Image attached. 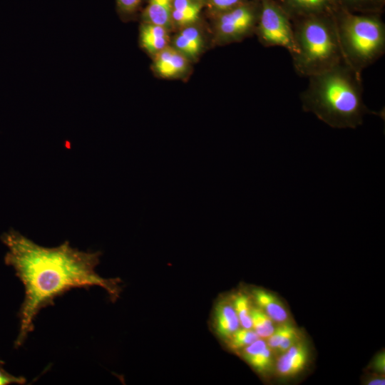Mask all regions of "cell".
<instances>
[{
	"label": "cell",
	"instance_id": "6da1fadb",
	"mask_svg": "<svg viewBox=\"0 0 385 385\" xmlns=\"http://www.w3.org/2000/svg\"><path fill=\"white\" fill-rule=\"evenodd\" d=\"M7 247L4 262L15 271L24 287V299L18 313L19 334L14 347L25 342L34 330V322L43 308L73 288L98 286L114 301L119 295L118 279H106L96 272L100 252H83L72 247L68 241L54 247L41 246L19 232L10 229L1 236Z\"/></svg>",
	"mask_w": 385,
	"mask_h": 385
},
{
	"label": "cell",
	"instance_id": "7a4b0ae2",
	"mask_svg": "<svg viewBox=\"0 0 385 385\" xmlns=\"http://www.w3.org/2000/svg\"><path fill=\"white\" fill-rule=\"evenodd\" d=\"M307 88L300 94L302 109L314 113L333 128H356L371 111L363 101L361 74L345 62L308 77Z\"/></svg>",
	"mask_w": 385,
	"mask_h": 385
},
{
	"label": "cell",
	"instance_id": "3957f363",
	"mask_svg": "<svg viewBox=\"0 0 385 385\" xmlns=\"http://www.w3.org/2000/svg\"><path fill=\"white\" fill-rule=\"evenodd\" d=\"M333 11L291 19L296 47L292 58L299 76L308 78L344 62Z\"/></svg>",
	"mask_w": 385,
	"mask_h": 385
},
{
	"label": "cell",
	"instance_id": "277c9868",
	"mask_svg": "<svg viewBox=\"0 0 385 385\" xmlns=\"http://www.w3.org/2000/svg\"><path fill=\"white\" fill-rule=\"evenodd\" d=\"M344 62L356 72L375 63L385 52V25L378 14L333 11Z\"/></svg>",
	"mask_w": 385,
	"mask_h": 385
},
{
	"label": "cell",
	"instance_id": "5b68a950",
	"mask_svg": "<svg viewBox=\"0 0 385 385\" xmlns=\"http://www.w3.org/2000/svg\"><path fill=\"white\" fill-rule=\"evenodd\" d=\"M260 0L245 1L240 5L212 16L210 29L211 45L237 43L255 35Z\"/></svg>",
	"mask_w": 385,
	"mask_h": 385
},
{
	"label": "cell",
	"instance_id": "8992f818",
	"mask_svg": "<svg viewBox=\"0 0 385 385\" xmlns=\"http://www.w3.org/2000/svg\"><path fill=\"white\" fill-rule=\"evenodd\" d=\"M255 35L265 47H284L291 56L296 53L291 18L276 0H260Z\"/></svg>",
	"mask_w": 385,
	"mask_h": 385
},
{
	"label": "cell",
	"instance_id": "52a82bcc",
	"mask_svg": "<svg viewBox=\"0 0 385 385\" xmlns=\"http://www.w3.org/2000/svg\"><path fill=\"white\" fill-rule=\"evenodd\" d=\"M210 44V29H205L200 22L176 31L170 41V45L192 63L200 59Z\"/></svg>",
	"mask_w": 385,
	"mask_h": 385
},
{
	"label": "cell",
	"instance_id": "ba28073f",
	"mask_svg": "<svg viewBox=\"0 0 385 385\" xmlns=\"http://www.w3.org/2000/svg\"><path fill=\"white\" fill-rule=\"evenodd\" d=\"M192 63L171 45L152 58L153 73L164 79L187 78L192 70Z\"/></svg>",
	"mask_w": 385,
	"mask_h": 385
},
{
	"label": "cell",
	"instance_id": "9c48e42d",
	"mask_svg": "<svg viewBox=\"0 0 385 385\" xmlns=\"http://www.w3.org/2000/svg\"><path fill=\"white\" fill-rule=\"evenodd\" d=\"M309 356L307 344L299 340L277 359L275 370L278 376L285 379L297 376L305 369Z\"/></svg>",
	"mask_w": 385,
	"mask_h": 385
},
{
	"label": "cell",
	"instance_id": "30bf717a",
	"mask_svg": "<svg viewBox=\"0 0 385 385\" xmlns=\"http://www.w3.org/2000/svg\"><path fill=\"white\" fill-rule=\"evenodd\" d=\"M171 32L166 28L142 21L139 27V45L151 58L170 45Z\"/></svg>",
	"mask_w": 385,
	"mask_h": 385
},
{
	"label": "cell",
	"instance_id": "8fae6325",
	"mask_svg": "<svg viewBox=\"0 0 385 385\" xmlns=\"http://www.w3.org/2000/svg\"><path fill=\"white\" fill-rule=\"evenodd\" d=\"M243 359L257 373L266 374L274 369L272 349L265 339L259 338L241 349Z\"/></svg>",
	"mask_w": 385,
	"mask_h": 385
},
{
	"label": "cell",
	"instance_id": "7c38bea8",
	"mask_svg": "<svg viewBox=\"0 0 385 385\" xmlns=\"http://www.w3.org/2000/svg\"><path fill=\"white\" fill-rule=\"evenodd\" d=\"M291 19L332 12L335 0H276Z\"/></svg>",
	"mask_w": 385,
	"mask_h": 385
},
{
	"label": "cell",
	"instance_id": "4fadbf2b",
	"mask_svg": "<svg viewBox=\"0 0 385 385\" xmlns=\"http://www.w3.org/2000/svg\"><path fill=\"white\" fill-rule=\"evenodd\" d=\"M202 3L195 0H173L171 13L173 33L200 22Z\"/></svg>",
	"mask_w": 385,
	"mask_h": 385
},
{
	"label": "cell",
	"instance_id": "5bb4252c",
	"mask_svg": "<svg viewBox=\"0 0 385 385\" xmlns=\"http://www.w3.org/2000/svg\"><path fill=\"white\" fill-rule=\"evenodd\" d=\"M213 319L216 334L225 341L241 327L231 302H220L215 307Z\"/></svg>",
	"mask_w": 385,
	"mask_h": 385
},
{
	"label": "cell",
	"instance_id": "9a60e30c",
	"mask_svg": "<svg viewBox=\"0 0 385 385\" xmlns=\"http://www.w3.org/2000/svg\"><path fill=\"white\" fill-rule=\"evenodd\" d=\"M252 297L257 305L274 322L279 324L289 320V314L281 301L272 293L262 289H255Z\"/></svg>",
	"mask_w": 385,
	"mask_h": 385
},
{
	"label": "cell",
	"instance_id": "2e32d148",
	"mask_svg": "<svg viewBox=\"0 0 385 385\" xmlns=\"http://www.w3.org/2000/svg\"><path fill=\"white\" fill-rule=\"evenodd\" d=\"M173 0H148L142 21L162 26L173 33L171 13Z\"/></svg>",
	"mask_w": 385,
	"mask_h": 385
},
{
	"label": "cell",
	"instance_id": "e0dca14e",
	"mask_svg": "<svg viewBox=\"0 0 385 385\" xmlns=\"http://www.w3.org/2000/svg\"><path fill=\"white\" fill-rule=\"evenodd\" d=\"M231 303L237 315L240 327L252 329V305L250 297L245 292H238L232 297Z\"/></svg>",
	"mask_w": 385,
	"mask_h": 385
},
{
	"label": "cell",
	"instance_id": "ac0fdd59",
	"mask_svg": "<svg viewBox=\"0 0 385 385\" xmlns=\"http://www.w3.org/2000/svg\"><path fill=\"white\" fill-rule=\"evenodd\" d=\"M337 7L354 13L378 14L382 8L383 0H335Z\"/></svg>",
	"mask_w": 385,
	"mask_h": 385
},
{
	"label": "cell",
	"instance_id": "d6986e66",
	"mask_svg": "<svg viewBox=\"0 0 385 385\" xmlns=\"http://www.w3.org/2000/svg\"><path fill=\"white\" fill-rule=\"evenodd\" d=\"M252 329L260 338L267 339L274 332V322L258 307H252L251 310Z\"/></svg>",
	"mask_w": 385,
	"mask_h": 385
},
{
	"label": "cell",
	"instance_id": "ffe728a7",
	"mask_svg": "<svg viewBox=\"0 0 385 385\" xmlns=\"http://www.w3.org/2000/svg\"><path fill=\"white\" fill-rule=\"evenodd\" d=\"M259 336L252 329L240 327L227 340L230 349L239 351L259 339Z\"/></svg>",
	"mask_w": 385,
	"mask_h": 385
},
{
	"label": "cell",
	"instance_id": "44dd1931",
	"mask_svg": "<svg viewBox=\"0 0 385 385\" xmlns=\"http://www.w3.org/2000/svg\"><path fill=\"white\" fill-rule=\"evenodd\" d=\"M297 329L289 321L281 323L275 327L272 334L267 338V344L272 349H277L279 346L292 333L297 331Z\"/></svg>",
	"mask_w": 385,
	"mask_h": 385
},
{
	"label": "cell",
	"instance_id": "7402d4cb",
	"mask_svg": "<svg viewBox=\"0 0 385 385\" xmlns=\"http://www.w3.org/2000/svg\"><path fill=\"white\" fill-rule=\"evenodd\" d=\"M144 0H116L117 11L123 21H129L136 15Z\"/></svg>",
	"mask_w": 385,
	"mask_h": 385
},
{
	"label": "cell",
	"instance_id": "603a6c76",
	"mask_svg": "<svg viewBox=\"0 0 385 385\" xmlns=\"http://www.w3.org/2000/svg\"><path fill=\"white\" fill-rule=\"evenodd\" d=\"M246 0H207L212 16L228 11Z\"/></svg>",
	"mask_w": 385,
	"mask_h": 385
},
{
	"label": "cell",
	"instance_id": "cb8c5ba5",
	"mask_svg": "<svg viewBox=\"0 0 385 385\" xmlns=\"http://www.w3.org/2000/svg\"><path fill=\"white\" fill-rule=\"evenodd\" d=\"M4 361H0V385H9V384H24L26 382V379L22 376H16L7 372L4 368L3 364Z\"/></svg>",
	"mask_w": 385,
	"mask_h": 385
},
{
	"label": "cell",
	"instance_id": "d4e9b609",
	"mask_svg": "<svg viewBox=\"0 0 385 385\" xmlns=\"http://www.w3.org/2000/svg\"><path fill=\"white\" fill-rule=\"evenodd\" d=\"M373 366L376 371L384 373L385 371V355L384 352H381L376 355L373 362Z\"/></svg>",
	"mask_w": 385,
	"mask_h": 385
},
{
	"label": "cell",
	"instance_id": "484cf974",
	"mask_svg": "<svg viewBox=\"0 0 385 385\" xmlns=\"http://www.w3.org/2000/svg\"><path fill=\"white\" fill-rule=\"evenodd\" d=\"M385 380L381 378H374L367 381L368 385H384Z\"/></svg>",
	"mask_w": 385,
	"mask_h": 385
},
{
	"label": "cell",
	"instance_id": "4316f807",
	"mask_svg": "<svg viewBox=\"0 0 385 385\" xmlns=\"http://www.w3.org/2000/svg\"><path fill=\"white\" fill-rule=\"evenodd\" d=\"M195 1H199V2H201V3H203L205 0H195Z\"/></svg>",
	"mask_w": 385,
	"mask_h": 385
},
{
	"label": "cell",
	"instance_id": "83f0119b",
	"mask_svg": "<svg viewBox=\"0 0 385 385\" xmlns=\"http://www.w3.org/2000/svg\"><path fill=\"white\" fill-rule=\"evenodd\" d=\"M2 361V360L0 359V361Z\"/></svg>",
	"mask_w": 385,
	"mask_h": 385
},
{
	"label": "cell",
	"instance_id": "f1b7e54d",
	"mask_svg": "<svg viewBox=\"0 0 385 385\" xmlns=\"http://www.w3.org/2000/svg\"><path fill=\"white\" fill-rule=\"evenodd\" d=\"M384 1V0H383Z\"/></svg>",
	"mask_w": 385,
	"mask_h": 385
}]
</instances>
